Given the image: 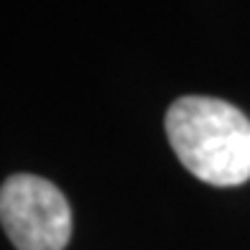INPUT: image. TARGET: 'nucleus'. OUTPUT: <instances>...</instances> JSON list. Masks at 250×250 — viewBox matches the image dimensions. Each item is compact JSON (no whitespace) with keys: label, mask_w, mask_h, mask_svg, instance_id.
Wrapping results in <instances>:
<instances>
[{"label":"nucleus","mask_w":250,"mask_h":250,"mask_svg":"<svg viewBox=\"0 0 250 250\" xmlns=\"http://www.w3.org/2000/svg\"><path fill=\"white\" fill-rule=\"evenodd\" d=\"M166 138L181 166L212 187L250 179V120L217 97L187 95L166 110Z\"/></svg>","instance_id":"f257e3e1"},{"label":"nucleus","mask_w":250,"mask_h":250,"mask_svg":"<svg viewBox=\"0 0 250 250\" xmlns=\"http://www.w3.org/2000/svg\"><path fill=\"white\" fill-rule=\"evenodd\" d=\"M0 225L18 250H64L72 209L56 184L36 174H13L0 187Z\"/></svg>","instance_id":"f03ea898"}]
</instances>
